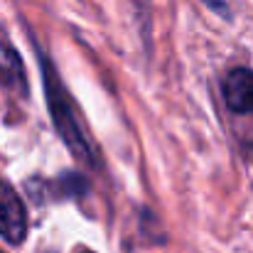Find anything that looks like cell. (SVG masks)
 Segmentation results:
<instances>
[{
    "label": "cell",
    "mask_w": 253,
    "mask_h": 253,
    "mask_svg": "<svg viewBox=\"0 0 253 253\" xmlns=\"http://www.w3.org/2000/svg\"><path fill=\"white\" fill-rule=\"evenodd\" d=\"M224 101L234 113H253V72L234 69L224 79Z\"/></svg>",
    "instance_id": "3957f363"
},
{
    "label": "cell",
    "mask_w": 253,
    "mask_h": 253,
    "mask_svg": "<svg viewBox=\"0 0 253 253\" xmlns=\"http://www.w3.org/2000/svg\"><path fill=\"white\" fill-rule=\"evenodd\" d=\"M27 234V214L20 194L7 184L0 182V236L17 246Z\"/></svg>",
    "instance_id": "7a4b0ae2"
},
{
    "label": "cell",
    "mask_w": 253,
    "mask_h": 253,
    "mask_svg": "<svg viewBox=\"0 0 253 253\" xmlns=\"http://www.w3.org/2000/svg\"><path fill=\"white\" fill-rule=\"evenodd\" d=\"M0 77L5 79V84H10L22 91V84H25L22 64H20L17 52L10 44H0Z\"/></svg>",
    "instance_id": "277c9868"
},
{
    "label": "cell",
    "mask_w": 253,
    "mask_h": 253,
    "mask_svg": "<svg viewBox=\"0 0 253 253\" xmlns=\"http://www.w3.org/2000/svg\"><path fill=\"white\" fill-rule=\"evenodd\" d=\"M82 253H91V251H82Z\"/></svg>",
    "instance_id": "8992f818"
},
{
    "label": "cell",
    "mask_w": 253,
    "mask_h": 253,
    "mask_svg": "<svg viewBox=\"0 0 253 253\" xmlns=\"http://www.w3.org/2000/svg\"><path fill=\"white\" fill-rule=\"evenodd\" d=\"M42 77H44L47 103H49V113H52V121H54L57 133L62 135V140L69 145V150L77 158L91 160V150H88L84 135H82V130L77 126V118H74V111L69 106V98H67L64 88L59 86V79H57V74H54V69H52V64L47 59H42Z\"/></svg>",
    "instance_id": "6da1fadb"
},
{
    "label": "cell",
    "mask_w": 253,
    "mask_h": 253,
    "mask_svg": "<svg viewBox=\"0 0 253 253\" xmlns=\"http://www.w3.org/2000/svg\"><path fill=\"white\" fill-rule=\"evenodd\" d=\"M204 2H207L216 15H221V17H234L241 0H204Z\"/></svg>",
    "instance_id": "5b68a950"
}]
</instances>
